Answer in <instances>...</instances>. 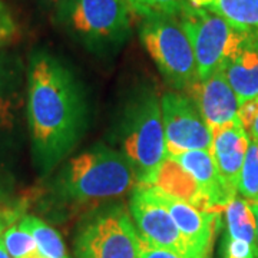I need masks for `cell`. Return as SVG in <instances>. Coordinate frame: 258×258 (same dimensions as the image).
Returning a JSON list of instances; mask_svg holds the SVG:
<instances>
[{"label":"cell","instance_id":"obj_9","mask_svg":"<svg viewBox=\"0 0 258 258\" xmlns=\"http://www.w3.org/2000/svg\"><path fill=\"white\" fill-rule=\"evenodd\" d=\"M129 211L141 240L152 247L174 251L182 257L197 258L169 212L155 197L152 185L138 184L135 186L129 203Z\"/></svg>","mask_w":258,"mask_h":258},{"label":"cell","instance_id":"obj_10","mask_svg":"<svg viewBox=\"0 0 258 258\" xmlns=\"http://www.w3.org/2000/svg\"><path fill=\"white\" fill-rule=\"evenodd\" d=\"M186 92L198 106L211 132L231 122L240 120V102L231 88L224 68L214 72L210 78L192 83Z\"/></svg>","mask_w":258,"mask_h":258},{"label":"cell","instance_id":"obj_1","mask_svg":"<svg viewBox=\"0 0 258 258\" xmlns=\"http://www.w3.org/2000/svg\"><path fill=\"white\" fill-rule=\"evenodd\" d=\"M28 120L33 155L47 172L81 139L86 105L74 74L55 56L37 52L28 71Z\"/></svg>","mask_w":258,"mask_h":258},{"label":"cell","instance_id":"obj_31","mask_svg":"<svg viewBox=\"0 0 258 258\" xmlns=\"http://www.w3.org/2000/svg\"><path fill=\"white\" fill-rule=\"evenodd\" d=\"M53 2H56V0H53Z\"/></svg>","mask_w":258,"mask_h":258},{"label":"cell","instance_id":"obj_15","mask_svg":"<svg viewBox=\"0 0 258 258\" xmlns=\"http://www.w3.org/2000/svg\"><path fill=\"white\" fill-rule=\"evenodd\" d=\"M154 186L161 192L174 197L176 200H182L201 211L214 212L195 179L172 157L166 158L158 169Z\"/></svg>","mask_w":258,"mask_h":258},{"label":"cell","instance_id":"obj_16","mask_svg":"<svg viewBox=\"0 0 258 258\" xmlns=\"http://www.w3.org/2000/svg\"><path fill=\"white\" fill-rule=\"evenodd\" d=\"M20 105V76L9 59L0 53V137L15 126Z\"/></svg>","mask_w":258,"mask_h":258},{"label":"cell","instance_id":"obj_30","mask_svg":"<svg viewBox=\"0 0 258 258\" xmlns=\"http://www.w3.org/2000/svg\"><path fill=\"white\" fill-rule=\"evenodd\" d=\"M0 258H12L9 255V252L6 251L5 245H3V241H2V237H0Z\"/></svg>","mask_w":258,"mask_h":258},{"label":"cell","instance_id":"obj_12","mask_svg":"<svg viewBox=\"0 0 258 258\" xmlns=\"http://www.w3.org/2000/svg\"><path fill=\"white\" fill-rule=\"evenodd\" d=\"M152 191L161 204L165 207L166 211L169 212L186 242L191 245L195 257H208L214 238L215 224L218 222L220 214L201 211L182 200H176L174 197L161 192L154 185Z\"/></svg>","mask_w":258,"mask_h":258},{"label":"cell","instance_id":"obj_25","mask_svg":"<svg viewBox=\"0 0 258 258\" xmlns=\"http://www.w3.org/2000/svg\"><path fill=\"white\" fill-rule=\"evenodd\" d=\"M138 258H186L176 254L174 251L169 249L158 248V247H152L148 242L142 241L139 238V257Z\"/></svg>","mask_w":258,"mask_h":258},{"label":"cell","instance_id":"obj_14","mask_svg":"<svg viewBox=\"0 0 258 258\" xmlns=\"http://www.w3.org/2000/svg\"><path fill=\"white\" fill-rule=\"evenodd\" d=\"M198 184L203 195L208 200L212 211L220 214L225 210L230 198L222 188L218 171L210 151H188L172 157Z\"/></svg>","mask_w":258,"mask_h":258},{"label":"cell","instance_id":"obj_21","mask_svg":"<svg viewBox=\"0 0 258 258\" xmlns=\"http://www.w3.org/2000/svg\"><path fill=\"white\" fill-rule=\"evenodd\" d=\"M131 10L142 18L172 16L178 18L189 3L188 0H128Z\"/></svg>","mask_w":258,"mask_h":258},{"label":"cell","instance_id":"obj_18","mask_svg":"<svg viewBox=\"0 0 258 258\" xmlns=\"http://www.w3.org/2000/svg\"><path fill=\"white\" fill-rule=\"evenodd\" d=\"M227 237L231 240H240L257 244L255 217L251 210L248 200L235 197L225 207Z\"/></svg>","mask_w":258,"mask_h":258},{"label":"cell","instance_id":"obj_19","mask_svg":"<svg viewBox=\"0 0 258 258\" xmlns=\"http://www.w3.org/2000/svg\"><path fill=\"white\" fill-rule=\"evenodd\" d=\"M19 222L33 235L39 258H69L62 237L46 222L32 215H23Z\"/></svg>","mask_w":258,"mask_h":258},{"label":"cell","instance_id":"obj_27","mask_svg":"<svg viewBox=\"0 0 258 258\" xmlns=\"http://www.w3.org/2000/svg\"><path fill=\"white\" fill-rule=\"evenodd\" d=\"M12 22H13V18L10 15L9 9L0 0V25H6V23H12Z\"/></svg>","mask_w":258,"mask_h":258},{"label":"cell","instance_id":"obj_26","mask_svg":"<svg viewBox=\"0 0 258 258\" xmlns=\"http://www.w3.org/2000/svg\"><path fill=\"white\" fill-rule=\"evenodd\" d=\"M16 32V25L15 22L12 23H6V25H0V47L3 46L10 37L15 35Z\"/></svg>","mask_w":258,"mask_h":258},{"label":"cell","instance_id":"obj_5","mask_svg":"<svg viewBox=\"0 0 258 258\" xmlns=\"http://www.w3.org/2000/svg\"><path fill=\"white\" fill-rule=\"evenodd\" d=\"M176 19L191 42L198 81L210 78L224 68L248 32L232 26L210 10L198 9L191 5Z\"/></svg>","mask_w":258,"mask_h":258},{"label":"cell","instance_id":"obj_29","mask_svg":"<svg viewBox=\"0 0 258 258\" xmlns=\"http://www.w3.org/2000/svg\"><path fill=\"white\" fill-rule=\"evenodd\" d=\"M251 205V210L254 212V217H255V227H257V242H258V198L254 201H249Z\"/></svg>","mask_w":258,"mask_h":258},{"label":"cell","instance_id":"obj_3","mask_svg":"<svg viewBox=\"0 0 258 258\" xmlns=\"http://www.w3.org/2000/svg\"><path fill=\"white\" fill-rule=\"evenodd\" d=\"M123 155L141 185H154L158 169L168 158L161 102L145 93L126 113L123 123Z\"/></svg>","mask_w":258,"mask_h":258},{"label":"cell","instance_id":"obj_4","mask_svg":"<svg viewBox=\"0 0 258 258\" xmlns=\"http://www.w3.org/2000/svg\"><path fill=\"white\" fill-rule=\"evenodd\" d=\"M139 37L159 72L174 88L186 91L198 81L192 46L178 19L144 18Z\"/></svg>","mask_w":258,"mask_h":258},{"label":"cell","instance_id":"obj_11","mask_svg":"<svg viewBox=\"0 0 258 258\" xmlns=\"http://www.w3.org/2000/svg\"><path fill=\"white\" fill-rule=\"evenodd\" d=\"M211 152L222 188L232 201L238 194V182L244 159L249 147V137L240 120L212 131Z\"/></svg>","mask_w":258,"mask_h":258},{"label":"cell","instance_id":"obj_8","mask_svg":"<svg viewBox=\"0 0 258 258\" xmlns=\"http://www.w3.org/2000/svg\"><path fill=\"white\" fill-rule=\"evenodd\" d=\"M168 157L188 151H210L212 134L195 102L178 92H168L161 99Z\"/></svg>","mask_w":258,"mask_h":258},{"label":"cell","instance_id":"obj_23","mask_svg":"<svg viewBox=\"0 0 258 258\" xmlns=\"http://www.w3.org/2000/svg\"><path fill=\"white\" fill-rule=\"evenodd\" d=\"M224 258H258V244L225 238Z\"/></svg>","mask_w":258,"mask_h":258},{"label":"cell","instance_id":"obj_13","mask_svg":"<svg viewBox=\"0 0 258 258\" xmlns=\"http://www.w3.org/2000/svg\"><path fill=\"white\" fill-rule=\"evenodd\" d=\"M224 71L240 103L258 98V30L247 32Z\"/></svg>","mask_w":258,"mask_h":258},{"label":"cell","instance_id":"obj_20","mask_svg":"<svg viewBox=\"0 0 258 258\" xmlns=\"http://www.w3.org/2000/svg\"><path fill=\"white\" fill-rule=\"evenodd\" d=\"M2 241L12 258H39L36 241L20 222L10 225L2 234Z\"/></svg>","mask_w":258,"mask_h":258},{"label":"cell","instance_id":"obj_6","mask_svg":"<svg viewBox=\"0 0 258 258\" xmlns=\"http://www.w3.org/2000/svg\"><path fill=\"white\" fill-rule=\"evenodd\" d=\"M62 19L89 47L116 46L131 32L128 0H64Z\"/></svg>","mask_w":258,"mask_h":258},{"label":"cell","instance_id":"obj_7","mask_svg":"<svg viewBox=\"0 0 258 258\" xmlns=\"http://www.w3.org/2000/svg\"><path fill=\"white\" fill-rule=\"evenodd\" d=\"M139 235L122 207L96 215L76 241V258H138Z\"/></svg>","mask_w":258,"mask_h":258},{"label":"cell","instance_id":"obj_17","mask_svg":"<svg viewBox=\"0 0 258 258\" xmlns=\"http://www.w3.org/2000/svg\"><path fill=\"white\" fill-rule=\"evenodd\" d=\"M188 3L210 10L235 28L258 30V0H188Z\"/></svg>","mask_w":258,"mask_h":258},{"label":"cell","instance_id":"obj_2","mask_svg":"<svg viewBox=\"0 0 258 258\" xmlns=\"http://www.w3.org/2000/svg\"><path fill=\"white\" fill-rule=\"evenodd\" d=\"M138 184L128 158L105 145L72 158L57 179L59 194L76 203L112 200L134 191Z\"/></svg>","mask_w":258,"mask_h":258},{"label":"cell","instance_id":"obj_24","mask_svg":"<svg viewBox=\"0 0 258 258\" xmlns=\"http://www.w3.org/2000/svg\"><path fill=\"white\" fill-rule=\"evenodd\" d=\"M258 113V98H252L249 101H245L240 103V109H238V119H240L242 128L245 129V132L248 134L249 129L252 126L255 116Z\"/></svg>","mask_w":258,"mask_h":258},{"label":"cell","instance_id":"obj_28","mask_svg":"<svg viewBox=\"0 0 258 258\" xmlns=\"http://www.w3.org/2000/svg\"><path fill=\"white\" fill-rule=\"evenodd\" d=\"M248 137H249V141H251V142L258 144V113H257V116H255L254 123H252V126H251V129H249Z\"/></svg>","mask_w":258,"mask_h":258},{"label":"cell","instance_id":"obj_22","mask_svg":"<svg viewBox=\"0 0 258 258\" xmlns=\"http://www.w3.org/2000/svg\"><path fill=\"white\" fill-rule=\"evenodd\" d=\"M238 192L248 201L258 198V144L254 142H249L247 149V155L241 169Z\"/></svg>","mask_w":258,"mask_h":258}]
</instances>
